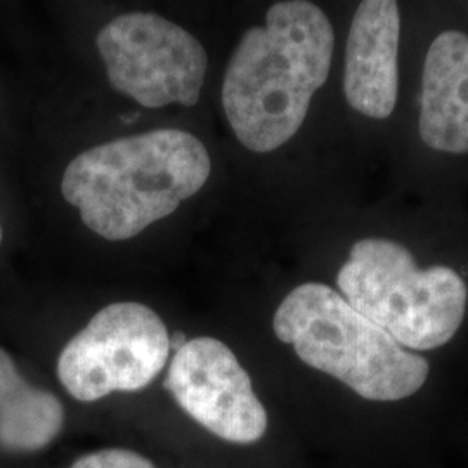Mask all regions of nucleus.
Wrapping results in <instances>:
<instances>
[{
  "label": "nucleus",
  "mask_w": 468,
  "mask_h": 468,
  "mask_svg": "<svg viewBox=\"0 0 468 468\" xmlns=\"http://www.w3.org/2000/svg\"><path fill=\"white\" fill-rule=\"evenodd\" d=\"M332 286L404 349H444L468 323L467 212L427 201L368 205L344 241Z\"/></svg>",
  "instance_id": "nucleus-1"
},
{
  "label": "nucleus",
  "mask_w": 468,
  "mask_h": 468,
  "mask_svg": "<svg viewBox=\"0 0 468 468\" xmlns=\"http://www.w3.org/2000/svg\"><path fill=\"white\" fill-rule=\"evenodd\" d=\"M385 164L410 197L462 205L468 187L465 4H406L401 118Z\"/></svg>",
  "instance_id": "nucleus-2"
},
{
  "label": "nucleus",
  "mask_w": 468,
  "mask_h": 468,
  "mask_svg": "<svg viewBox=\"0 0 468 468\" xmlns=\"http://www.w3.org/2000/svg\"><path fill=\"white\" fill-rule=\"evenodd\" d=\"M338 52L330 15L309 0L271 4L241 35L222 82V108L238 143L272 154L301 134Z\"/></svg>",
  "instance_id": "nucleus-3"
},
{
  "label": "nucleus",
  "mask_w": 468,
  "mask_h": 468,
  "mask_svg": "<svg viewBox=\"0 0 468 468\" xmlns=\"http://www.w3.org/2000/svg\"><path fill=\"white\" fill-rule=\"evenodd\" d=\"M212 172L198 137L158 129L94 146L69 162L61 193L92 233L131 239L195 197Z\"/></svg>",
  "instance_id": "nucleus-4"
},
{
  "label": "nucleus",
  "mask_w": 468,
  "mask_h": 468,
  "mask_svg": "<svg viewBox=\"0 0 468 468\" xmlns=\"http://www.w3.org/2000/svg\"><path fill=\"white\" fill-rule=\"evenodd\" d=\"M272 332L305 367L365 401L411 399L432 375L427 356L404 349L324 282H302L288 290L274 309Z\"/></svg>",
  "instance_id": "nucleus-5"
},
{
  "label": "nucleus",
  "mask_w": 468,
  "mask_h": 468,
  "mask_svg": "<svg viewBox=\"0 0 468 468\" xmlns=\"http://www.w3.org/2000/svg\"><path fill=\"white\" fill-rule=\"evenodd\" d=\"M406 4L361 0L352 7L340 48V96L368 154L387 162L404 94Z\"/></svg>",
  "instance_id": "nucleus-6"
},
{
  "label": "nucleus",
  "mask_w": 468,
  "mask_h": 468,
  "mask_svg": "<svg viewBox=\"0 0 468 468\" xmlns=\"http://www.w3.org/2000/svg\"><path fill=\"white\" fill-rule=\"evenodd\" d=\"M170 335L144 303L115 302L101 309L58 357V378L77 401L135 392L167 365Z\"/></svg>",
  "instance_id": "nucleus-7"
},
{
  "label": "nucleus",
  "mask_w": 468,
  "mask_h": 468,
  "mask_svg": "<svg viewBox=\"0 0 468 468\" xmlns=\"http://www.w3.org/2000/svg\"><path fill=\"white\" fill-rule=\"evenodd\" d=\"M98 50L113 89L146 108L195 106L207 73L200 42L153 13H127L98 35Z\"/></svg>",
  "instance_id": "nucleus-8"
},
{
  "label": "nucleus",
  "mask_w": 468,
  "mask_h": 468,
  "mask_svg": "<svg viewBox=\"0 0 468 468\" xmlns=\"http://www.w3.org/2000/svg\"><path fill=\"white\" fill-rule=\"evenodd\" d=\"M164 385L186 415L222 441L253 444L268 432V411L249 371L218 338L187 340L174 354Z\"/></svg>",
  "instance_id": "nucleus-9"
},
{
  "label": "nucleus",
  "mask_w": 468,
  "mask_h": 468,
  "mask_svg": "<svg viewBox=\"0 0 468 468\" xmlns=\"http://www.w3.org/2000/svg\"><path fill=\"white\" fill-rule=\"evenodd\" d=\"M65 425L61 401L30 384L13 356L0 347V450L37 452L48 448Z\"/></svg>",
  "instance_id": "nucleus-10"
},
{
  "label": "nucleus",
  "mask_w": 468,
  "mask_h": 468,
  "mask_svg": "<svg viewBox=\"0 0 468 468\" xmlns=\"http://www.w3.org/2000/svg\"><path fill=\"white\" fill-rule=\"evenodd\" d=\"M69 468H156L146 456L131 450L110 448L80 456Z\"/></svg>",
  "instance_id": "nucleus-11"
},
{
  "label": "nucleus",
  "mask_w": 468,
  "mask_h": 468,
  "mask_svg": "<svg viewBox=\"0 0 468 468\" xmlns=\"http://www.w3.org/2000/svg\"><path fill=\"white\" fill-rule=\"evenodd\" d=\"M186 344H187V336L183 332H177L170 338V349L174 352L181 351Z\"/></svg>",
  "instance_id": "nucleus-12"
},
{
  "label": "nucleus",
  "mask_w": 468,
  "mask_h": 468,
  "mask_svg": "<svg viewBox=\"0 0 468 468\" xmlns=\"http://www.w3.org/2000/svg\"><path fill=\"white\" fill-rule=\"evenodd\" d=\"M2 243H4V226L0 222V247H2Z\"/></svg>",
  "instance_id": "nucleus-13"
},
{
  "label": "nucleus",
  "mask_w": 468,
  "mask_h": 468,
  "mask_svg": "<svg viewBox=\"0 0 468 468\" xmlns=\"http://www.w3.org/2000/svg\"><path fill=\"white\" fill-rule=\"evenodd\" d=\"M465 7H467V11H468V4H465Z\"/></svg>",
  "instance_id": "nucleus-14"
}]
</instances>
